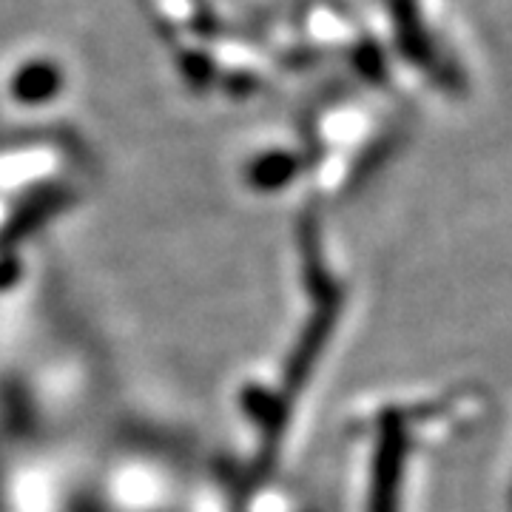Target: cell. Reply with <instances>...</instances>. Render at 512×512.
I'll use <instances>...</instances> for the list:
<instances>
[{"mask_svg": "<svg viewBox=\"0 0 512 512\" xmlns=\"http://www.w3.org/2000/svg\"><path fill=\"white\" fill-rule=\"evenodd\" d=\"M57 89V72L52 63H29L26 69H20L15 80V92L23 100H43Z\"/></svg>", "mask_w": 512, "mask_h": 512, "instance_id": "obj_1", "label": "cell"}]
</instances>
